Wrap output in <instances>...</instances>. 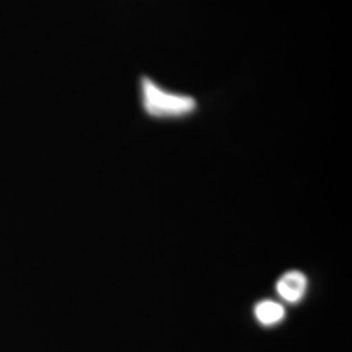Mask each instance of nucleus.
<instances>
[{
	"label": "nucleus",
	"mask_w": 352,
	"mask_h": 352,
	"mask_svg": "<svg viewBox=\"0 0 352 352\" xmlns=\"http://www.w3.org/2000/svg\"><path fill=\"white\" fill-rule=\"evenodd\" d=\"M141 98L145 111L155 118H179L196 109L193 97L167 91L148 77L141 80Z\"/></svg>",
	"instance_id": "nucleus-1"
},
{
	"label": "nucleus",
	"mask_w": 352,
	"mask_h": 352,
	"mask_svg": "<svg viewBox=\"0 0 352 352\" xmlns=\"http://www.w3.org/2000/svg\"><path fill=\"white\" fill-rule=\"evenodd\" d=\"M254 315L260 324H263L265 327H272V325L279 324L285 318L286 312L279 302L263 300L256 305Z\"/></svg>",
	"instance_id": "nucleus-3"
},
{
	"label": "nucleus",
	"mask_w": 352,
	"mask_h": 352,
	"mask_svg": "<svg viewBox=\"0 0 352 352\" xmlns=\"http://www.w3.org/2000/svg\"><path fill=\"white\" fill-rule=\"evenodd\" d=\"M276 289L283 300L289 302H300L307 291V277L302 272L291 270L278 279Z\"/></svg>",
	"instance_id": "nucleus-2"
}]
</instances>
